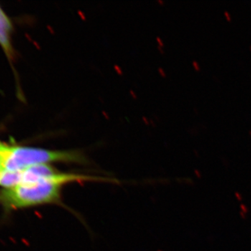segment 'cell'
Returning a JSON list of instances; mask_svg holds the SVG:
<instances>
[{
    "label": "cell",
    "instance_id": "cell-2",
    "mask_svg": "<svg viewBox=\"0 0 251 251\" xmlns=\"http://www.w3.org/2000/svg\"><path fill=\"white\" fill-rule=\"evenodd\" d=\"M54 163L88 164L87 157L78 150H51L23 146H6L4 171H22L29 167ZM3 170V171H4Z\"/></svg>",
    "mask_w": 251,
    "mask_h": 251
},
{
    "label": "cell",
    "instance_id": "cell-3",
    "mask_svg": "<svg viewBox=\"0 0 251 251\" xmlns=\"http://www.w3.org/2000/svg\"><path fill=\"white\" fill-rule=\"evenodd\" d=\"M12 29L11 21L0 7V46L8 57H11L13 54L11 40Z\"/></svg>",
    "mask_w": 251,
    "mask_h": 251
},
{
    "label": "cell",
    "instance_id": "cell-10",
    "mask_svg": "<svg viewBox=\"0 0 251 251\" xmlns=\"http://www.w3.org/2000/svg\"><path fill=\"white\" fill-rule=\"evenodd\" d=\"M250 49H251V46H250Z\"/></svg>",
    "mask_w": 251,
    "mask_h": 251
},
{
    "label": "cell",
    "instance_id": "cell-7",
    "mask_svg": "<svg viewBox=\"0 0 251 251\" xmlns=\"http://www.w3.org/2000/svg\"><path fill=\"white\" fill-rule=\"evenodd\" d=\"M225 16H226V18H227V20H229V21H230L231 20V15L230 14H229V13L228 12V11H225Z\"/></svg>",
    "mask_w": 251,
    "mask_h": 251
},
{
    "label": "cell",
    "instance_id": "cell-9",
    "mask_svg": "<svg viewBox=\"0 0 251 251\" xmlns=\"http://www.w3.org/2000/svg\"><path fill=\"white\" fill-rule=\"evenodd\" d=\"M249 134H250V135L251 136V130H250V131H249Z\"/></svg>",
    "mask_w": 251,
    "mask_h": 251
},
{
    "label": "cell",
    "instance_id": "cell-8",
    "mask_svg": "<svg viewBox=\"0 0 251 251\" xmlns=\"http://www.w3.org/2000/svg\"><path fill=\"white\" fill-rule=\"evenodd\" d=\"M4 144H3L2 143H1V141H0V148H1V147L4 146Z\"/></svg>",
    "mask_w": 251,
    "mask_h": 251
},
{
    "label": "cell",
    "instance_id": "cell-1",
    "mask_svg": "<svg viewBox=\"0 0 251 251\" xmlns=\"http://www.w3.org/2000/svg\"><path fill=\"white\" fill-rule=\"evenodd\" d=\"M97 179L94 175L59 171L50 179L4 189L0 193V201L12 209L58 204L61 202L63 186L74 182H96Z\"/></svg>",
    "mask_w": 251,
    "mask_h": 251
},
{
    "label": "cell",
    "instance_id": "cell-4",
    "mask_svg": "<svg viewBox=\"0 0 251 251\" xmlns=\"http://www.w3.org/2000/svg\"><path fill=\"white\" fill-rule=\"evenodd\" d=\"M22 183V171H2L0 173V186L5 189L14 188Z\"/></svg>",
    "mask_w": 251,
    "mask_h": 251
},
{
    "label": "cell",
    "instance_id": "cell-5",
    "mask_svg": "<svg viewBox=\"0 0 251 251\" xmlns=\"http://www.w3.org/2000/svg\"><path fill=\"white\" fill-rule=\"evenodd\" d=\"M7 145H4V146L0 148V173L4 170L3 168V161H4V150Z\"/></svg>",
    "mask_w": 251,
    "mask_h": 251
},
{
    "label": "cell",
    "instance_id": "cell-6",
    "mask_svg": "<svg viewBox=\"0 0 251 251\" xmlns=\"http://www.w3.org/2000/svg\"><path fill=\"white\" fill-rule=\"evenodd\" d=\"M193 67H195V69H196V70H200V69H201V66L199 65V64H198L196 61H193Z\"/></svg>",
    "mask_w": 251,
    "mask_h": 251
}]
</instances>
